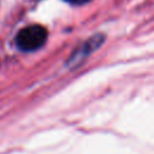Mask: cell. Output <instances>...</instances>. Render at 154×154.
<instances>
[{
	"label": "cell",
	"instance_id": "7a4b0ae2",
	"mask_svg": "<svg viewBox=\"0 0 154 154\" xmlns=\"http://www.w3.org/2000/svg\"><path fill=\"white\" fill-rule=\"evenodd\" d=\"M65 1H67V2H70V4L81 5V4H85V2H88V1H90V0H65Z\"/></svg>",
	"mask_w": 154,
	"mask_h": 154
},
{
	"label": "cell",
	"instance_id": "6da1fadb",
	"mask_svg": "<svg viewBox=\"0 0 154 154\" xmlns=\"http://www.w3.org/2000/svg\"><path fill=\"white\" fill-rule=\"evenodd\" d=\"M47 40V30L42 25H29L23 28L16 36V43L24 52L36 51L45 45Z\"/></svg>",
	"mask_w": 154,
	"mask_h": 154
}]
</instances>
